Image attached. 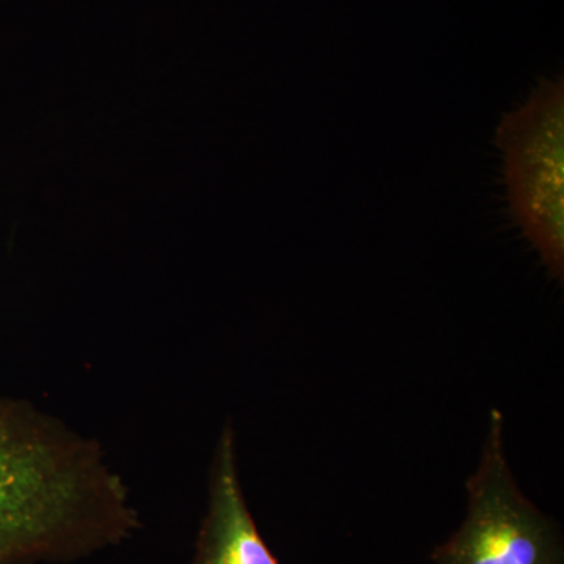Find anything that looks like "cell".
I'll return each instance as SVG.
<instances>
[{"label": "cell", "instance_id": "cell-2", "mask_svg": "<svg viewBox=\"0 0 564 564\" xmlns=\"http://www.w3.org/2000/svg\"><path fill=\"white\" fill-rule=\"evenodd\" d=\"M503 155L508 209L540 252L549 274L564 278V84L543 80L524 106L505 113L496 133Z\"/></svg>", "mask_w": 564, "mask_h": 564}, {"label": "cell", "instance_id": "cell-1", "mask_svg": "<svg viewBox=\"0 0 564 564\" xmlns=\"http://www.w3.org/2000/svg\"><path fill=\"white\" fill-rule=\"evenodd\" d=\"M131 488L95 437L0 397V564H73L140 532Z\"/></svg>", "mask_w": 564, "mask_h": 564}, {"label": "cell", "instance_id": "cell-4", "mask_svg": "<svg viewBox=\"0 0 564 564\" xmlns=\"http://www.w3.org/2000/svg\"><path fill=\"white\" fill-rule=\"evenodd\" d=\"M187 564H280L248 507L231 421L223 426L215 444L207 474L206 511Z\"/></svg>", "mask_w": 564, "mask_h": 564}, {"label": "cell", "instance_id": "cell-3", "mask_svg": "<svg viewBox=\"0 0 564 564\" xmlns=\"http://www.w3.org/2000/svg\"><path fill=\"white\" fill-rule=\"evenodd\" d=\"M466 489V518L434 549L433 564H564L560 525L516 484L497 410L489 415L484 454Z\"/></svg>", "mask_w": 564, "mask_h": 564}]
</instances>
